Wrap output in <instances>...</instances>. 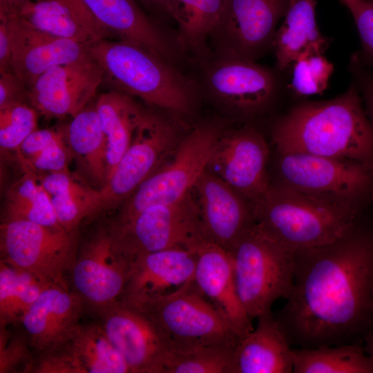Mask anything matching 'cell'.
I'll return each mask as SVG.
<instances>
[{
	"label": "cell",
	"instance_id": "1",
	"mask_svg": "<svg viewBox=\"0 0 373 373\" xmlns=\"http://www.w3.org/2000/svg\"><path fill=\"white\" fill-rule=\"evenodd\" d=\"M274 316L292 348L363 345L373 333V234L356 224L296 251L292 289Z\"/></svg>",
	"mask_w": 373,
	"mask_h": 373
},
{
	"label": "cell",
	"instance_id": "2",
	"mask_svg": "<svg viewBox=\"0 0 373 373\" xmlns=\"http://www.w3.org/2000/svg\"><path fill=\"white\" fill-rule=\"evenodd\" d=\"M271 136L280 154L347 159L373 169V124L355 84L334 99L298 104L275 122Z\"/></svg>",
	"mask_w": 373,
	"mask_h": 373
},
{
	"label": "cell",
	"instance_id": "3",
	"mask_svg": "<svg viewBox=\"0 0 373 373\" xmlns=\"http://www.w3.org/2000/svg\"><path fill=\"white\" fill-rule=\"evenodd\" d=\"M255 221L294 251L330 244L356 224L362 204L290 188L271 186L250 203Z\"/></svg>",
	"mask_w": 373,
	"mask_h": 373
},
{
	"label": "cell",
	"instance_id": "4",
	"mask_svg": "<svg viewBox=\"0 0 373 373\" xmlns=\"http://www.w3.org/2000/svg\"><path fill=\"white\" fill-rule=\"evenodd\" d=\"M113 90L176 113L191 108L193 84L170 62L134 43L102 39L88 46Z\"/></svg>",
	"mask_w": 373,
	"mask_h": 373
},
{
	"label": "cell",
	"instance_id": "5",
	"mask_svg": "<svg viewBox=\"0 0 373 373\" xmlns=\"http://www.w3.org/2000/svg\"><path fill=\"white\" fill-rule=\"evenodd\" d=\"M240 300L251 321L291 291L295 251L255 222L229 251Z\"/></svg>",
	"mask_w": 373,
	"mask_h": 373
},
{
	"label": "cell",
	"instance_id": "6",
	"mask_svg": "<svg viewBox=\"0 0 373 373\" xmlns=\"http://www.w3.org/2000/svg\"><path fill=\"white\" fill-rule=\"evenodd\" d=\"M222 133L220 126L213 123L195 126L181 138L170 158L115 210L108 223L122 224L150 207L173 204L184 198L206 170Z\"/></svg>",
	"mask_w": 373,
	"mask_h": 373
},
{
	"label": "cell",
	"instance_id": "7",
	"mask_svg": "<svg viewBox=\"0 0 373 373\" xmlns=\"http://www.w3.org/2000/svg\"><path fill=\"white\" fill-rule=\"evenodd\" d=\"M106 223L116 249L131 261L170 248L194 249L206 240L193 189L182 200L150 207L124 224Z\"/></svg>",
	"mask_w": 373,
	"mask_h": 373
},
{
	"label": "cell",
	"instance_id": "8",
	"mask_svg": "<svg viewBox=\"0 0 373 373\" xmlns=\"http://www.w3.org/2000/svg\"><path fill=\"white\" fill-rule=\"evenodd\" d=\"M180 140L175 124L145 111L129 147L106 186L99 190L95 218L115 211L170 158Z\"/></svg>",
	"mask_w": 373,
	"mask_h": 373
},
{
	"label": "cell",
	"instance_id": "9",
	"mask_svg": "<svg viewBox=\"0 0 373 373\" xmlns=\"http://www.w3.org/2000/svg\"><path fill=\"white\" fill-rule=\"evenodd\" d=\"M78 232L19 220H1V259L48 282L68 285Z\"/></svg>",
	"mask_w": 373,
	"mask_h": 373
},
{
	"label": "cell",
	"instance_id": "10",
	"mask_svg": "<svg viewBox=\"0 0 373 373\" xmlns=\"http://www.w3.org/2000/svg\"><path fill=\"white\" fill-rule=\"evenodd\" d=\"M139 309L147 313L164 332L171 352L237 345L240 339L194 280L177 292Z\"/></svg>",
	"mask_w": 373,
	"mask_h": 373
},
{
	"label": "cell",
	"instance_id": "11",
	"mask_svg": "<svg viewBox=\"0 0 373 373\" xmlns=\"http://www.w3.org/2000/svg\"><path fill=\"white\" fill-rule=\"evenodd\" d=\"M132 261L115 248L106 222L80 243L70 269L72 289L95 313L119 300Z\"/></svg>",
	"mask_w": 373,
	"mask_h": 373
},
{
	"label": "cell",
	"instance_id": "12",
	"mask_svg": "<svg viewBox=\"0 0 373 373\" xmlns=\"http://www.w3.org/2000/svg\"><path fill=\"white\" fill-rule=\"evenodd\" d=\"M277 183L363 204L373 193V169L354 160L302 153L280 154Z\"/></svg>",
	"mask_w": 373,
	"mask_h": 373
},
{
	"label": "cell",
	"instance_id": "13",
	"mask_svg": "<svg viewBox=\"0 0 373 373\" xmlns=\"http://www.w3.org/2000/svg\"><path fill=\"white\" fill-rule=\"evenodd\" d=\"M96 314L131 373H164L171 342L147 313L118 300Z\"/></svg>",
	"mask_w": 373,
	"mask_h": 373
},
{
	"label": "cell",
	"instance_id": "14",
	"mask_svg": "<svg viewBox=\"0 0 373 373\" xmlns=\"http://www.w3.org/2000/svg\"><path fill=\"white\" fill-rule=\"evenodd\" d=\"M269 149L252 126L223 132L210 155L207 169L250 203L271 187L267 173Z\"/></svg>",
	"mask_w": 373,
	"mask_h": 373
},
{
	"label": "cell",
	"instance_id": "15",
	"mask_svg": "<svg viewBox=\"0 0 373 373\" xmlns=\"http://www.w3.org/2000/svg\"><path fill=\"white\" fill-rule=\"evenodd\" d=\"M102 82V68L89 52L41 75L28 88V102L46 118L73 117L93 100Z\"/></svg>",
	"mask_w": 373,
	"mask_h": 373
},
{
	"label": "cell",
	"instance_id": "16",
	"mask_svg": "<svg viewBox=\"0 0 373 373\" xmlns=\"http://www.w3.org/2000/svg\"><path fill=\"white\" fill-rule=\"evenodd\" d=\"M195 249L174 247L147 253L131 262L119 300L142 309L193 280Z\"/></svg>",
	"mask_w": 373,
	"mask_h": 373
},
{
	"label": "cell",
	"instance_id": "17",
	"mask_svg": "<svg viewBox=\"0 0 373 373\" xmlns=\"http://www.w3.org/2000/svg\"><path fill=\"white\" fill-rule=\"evenodd\" d=\"M289 0H227L218 28L224 55L254 61L271 45Z\"/></svg>",
	"mask_w": 373,
	"mask_h": 373
},
{
	"label": "cell",
	"instance_id": "18",
	"mask_svg": "<svg viewBox=\"0 0 373 373\" xmlns=\"http://www.w3.org/2000/svg\"><path fill=\"white\" fill-rule=\"evenodd\" d=\"M193 192L206 240L230 251L255 222L251 205L222 179L206 169Z\"/></svg>",
	"mask_w": 373,
	"mask_h": 373
},
{
	"label": "cell",
	"instance_id": "19",
	"mask_svg": "<svg viewBox=\"0 0 373 373\" xmlns=\"http://www.w3.org/2000/svg\"><path fill=\"white\" fill-rule=\"evenodd\" d=\"M7 21L12 41V71L28 88L46 70L82 59L88 45L41 32L16 13L0 12Z\"/></svg>",
	"mask_w": 373,
	"mask_h": 373
},
{
	"label": "cell",
	"instance_id": "20",
	"mask_svg": "<svg viewBox=\"0 0 373 373\" xmlns=\"http://www.w3.org/2000/svg\"><path fill=\"white\" fill-rule=\"evenodd\" d=\"M84 307L69 285L52 283L46 287L21 323L32 352L37 355L66 343L81 323Z\"/></svg>",
	"mask_w": 373,
	"mask_h": 373
},
{
	"label": "cell",
	"instance_id": "21",
	"mask_svg": "<svg viewBox=\"0 0 373 373\" xmlns=\"http://www.w3.org/2000/svg\"><path fill=\"white\" fill-rule=\"evenodd\" d=\"M212 94L225 105L242 115L263 108L276 89L274 75L254 61L224 55L208 73Z\"/></svg>",
	"mask_w": 373,
	"mask_h": 373
},
{
	"label": "cell",
	"instance_id": "22",
	"mask_svg": "<svg viewBox=\"0 0 373 373\" xmlns=\"http://www.w3.org/2000/svg\"><path fill=\"white\" fill-rule=\"evenodd\" d=\"M195 249V285L238 336L242 338L254 328L238 292L230 252L207 240L200 242Z\"/></svg>",
	"mask_w": 373,
	"mask_h": 373
},
{
	"label": "cell",
	"instance_id": "23",
	"mask_svg": "<svg viewBox=\"0 0 373 373\" xmlns=\"http://www.w3.org/2000/svg\"><path fill=\"white\" fill-rule=\"evenodd\" d=\"M15 13L41 32L88 46L112 36L82 0H30Z\"/></svg>",
	"mask_w": 373,
	"mask_h": 373
},
{
	"label": "cell",
	"instance_id": "24",
	"mask_svg": "<svg viewBox=\"0 0 373 373\" xmlns=\"http://www.w3.org/2000/svg\"><path fill=\"white\" fill-rule=\"evenodd\" d=\"M112 36L137 44L170 62L174 50L167 36L135 0H82Z\"/></svg>",
	"mask_w": 373,
	"mask_h": 373
},
{
	"label": "cell",
	"instance_id": "25",
	"mask_svg": "<svg viewBox=\"0 0 373 373\" xmlns=\"http://www.w3.org/2000/svg\"><path fill=\"white\" fill-rule=\"evenodd\" d=\"M255 328L235 350V373L293 372L292 347L272 312L257 318Z\"/></svg>",
	"mask_w": 373,
	"mask_h": 373
},
{
	"label": "cell",
	"instance_id": "26",
	"mask_svg": "<svg viewBox=\"0 0 373 373\" xmlns=\"http://www.w3.org/2000/svg\"><path fill=\"white\" fill-rule=\"evenodd\" d=\"M315 6V0H289L273 42L279 69L289 68L303 54L324 53L328 41L318 28Z\"/></svg>",
	"mask_w": 373,
	"mask_h": 373
},
{
	"label": "cell",
	"instance_id": "27",
	"mask_svg": "<svg viewBox=\"0 0 373 373\" xmlns=\"http://www.w3.org/2000/svg\"><path fill=\"white\" fill-rule=\"evenodd\" d=\"M95 101L73 116L64 131L80 170L90 184L101 190L108 181L106 143Z\"/></svg>",
	"mask_w": 373,
	"mask_h": 373
},
{
	"label": "cell",
	"instance_id": "28",
	"mask_svg": "<svg viewBox=\"0 0 373 373\" xmlns=\"http://www.w3.org/2000/svg\"><path fill=\"white\" fill-rule=\"evenodd\" d=\"M95 102L106 138L108 180L129 147L145 110L133 97L115 90L101 94Z\"/></svg>",
	"mask_w": 373,
	"mask_h": 373
},
{
	"label": "cell",
	"instance_id": "29",
	"mask_svg": "<svg viewBox=\"0 0 373 373\" xmlns=\"http://www.w3.org/2000/svg\"><path fill=\"white\" fill-rule=\"evenodd\" d=\"M293 373H373V359L362 344L292 348Z\"/></svg>",
	"mask_w": 373,
	"mask_h": 373
},
{
	"label": "cell",
	"instance_id": "30",
	"mask_svg": "<svg viewBox=\"0 0 373 373\" xmlns=\"http://www.w3.org/2000/svg\"><path fill=\"white\" fill-rule=\"evenodd\" d=\"M21 166L23 173L6 193L1 220H26L48 227H61L50 197L41 186L36 173Z\"/></svg>",
	"mask_w": 373,
	"mask_h": 373
},
{
	"label": "cell",
	"instance_id": "31",
	"mask_svg": "<svg viewBox=\"0 0 373 373\" xmlns=\"http://www.w3.org/2000/svg\"><path fill=\"white\" fill-rule=\"evenodd\" d=\"M52 283L0 260V327L21 325L29 308Z\"/></svg>",
	"mask_w": 373,
	"mask_h": 373
},
{
	"label": "cell",
	"instance_id": "32",
	"mask_svg": "<svg viewBox=\"0 0 373 373\" xmlns=\"http://www.w3.org/2000/svg\"><path fill=\"white\" fill-rule=\"evenodd\" d=\"M227 0H173V19L178 26V43L195 54L204 50L220 21Z\"/></svg>",
	"mask_w": 373,
	"mask_h": 373
},
{
	"label": "cell",
	"instance_id": "33",
	"mask_svg": "<svg viewBox=\"0 0 373 373\" xmlns=\"http://www.w3.org/2000/svg\"><path fill=\"white\" fill-rule=\"evenodd\" d=\"M70 342L84 373H131L99 323H80Z\"/></svg>",
	"mask_w": 373,
	"mask_h": 373
},
{
	"label": "cell",
	"instance_id": "34",
	"mask_svg": "<svg viewBox=\"0 0 373 373\" xmlns=\"http://www.w3.org/2000/svg\"><path fill=\"white\" fill-rule=\"evenodd\" d=\"M236 345L218 344L171 352L164 373H235Z\"/></svg>",
	"mask_w": 373,
	"mask_h": 373
},
{
	"label": "cell",
	"instance_id": "35",
	"mask_svg": "<svg viewBox=\"0 0 373 373\" xmlns=\"http://www.w3.org/2000/svg\"><path fill=\"white\" fill-rule=\"evenodd\" d=\"M333 70V64L323 53L303 54L293 64L290 86L300 96L321 94L327 88Z\"/></svg>",
	"mask_w": 373,
	"mask_h": 373
},
{
	"label": "cell",
	"instance_id": "36",
	"mask_svg": "<svg viewBox=\"0 0 373 373\" xmlns=\"http://www.w3.org/2000/svg\"><path fill=\"white\" fill-rule=\"evenodd\" d=\"M37 111L28 103L0 110L1 151H17L26 138L37 129Z\"/></svg>",
	"mask_w": 373,
	"mask_h": 373
},
{
	"label": "cell",
	"instance_id": "37",
	"mask_svg": "<svg viewBox=\"0 0 373 373\" xmlns=\"http://www.w3.org/2000/svg\"><path fill=\"white\" fill-rule=\"evenodd\" d=\"M28 338L0 327V373L32 372L35 356Z\"/></svg>",
	"mask_w": 373,
	"mask_h": 373
},
{
	"label": "cell",
	"instance_id": "38",
	"mask_svg": "<svg viewBox=\"0 0 373 373\" xmlns=\"http://www.w3.org/2000/svg\"><path fill=\"white\" fill-rule=\"evenodd\" d=\"M20 164L35 173H50L69 171L68 165L74 159L66 136L53 143L34 157L23 159L17 157Z\"/></svg>",
	"mask_w": 373,
	"mask_h": 373
},
{
	"label": "cell",
	"instance_id": "39",
	"mask_svg": "<svg viewBox=\"0 0 373 373\" xmlns=\"http://www.w3.org/2000/svg\"><path fill=\"white\" fill-rule=\"evenodd\" d=\"M32 372L84 373L73 350L70 339L60 347L37 354Z\"/></svg>",
	"mask_w": 373,
	"mask_h": 373
},
{
	"label": "cell",
	"instance_id": "40",
	"mask_svg": "<svg viewBox=\"0 0 373 373\" xmlns=\"http://www.w3.org/2000/svg\"><path fill=\"white\" fill-rule=\"evenodd\" d=\"M347 7L361 39V57L366 65H373V0H352Z\"/></svg>",
	"mask_w": 373,
	"mask_h": 373
},
{
	"label": "cell",
	"instance_id": "41",
	"mask_svg": "<svg viewBox=\"0 0 373 373\" xmlns=\"http://www.w3.org/2000/svg\"><path fill=\"white\" fill-rule=\"evenodd\" d=\"M65 137L64 126L36 129L30 133L17 151V157L23 159L35 156L53 143Z\"/></svg>",
	"mask_w": 373,
	"mask_h": 373
},
{
	"label": "cell",
	"instance_id": "42",
	"mask_svg": "<svg viewBox=\"0 0 373 373\" xmlns=\"http://www.w3.org/2000/svg\"><path fill=\"white\" fill-rule=\"evenodd\" d=\"M29 103L28 88L12 71L0 73V110Z\"/></svg>",
	"mask_w": 373,
	"mask_h": 373
},
{
	"label": "cell",
	"instance_id": "43",
	"mask_svg": "<svg viewBox=\"0 0 373 373\" xmlns=\"http://www.w3.org/2000/svg\"><path fill=\"white\" fill-rule=\"evenodd\" d=\"M350 69L355 84L363 95L367 114L373 124V72L367 68L360 53H355L352 56Z\"/></svg>",
	"mask_w": 373,
	"mask_h": 373
},
{
	"label": "cell",
	"instance_id": "44",
	"mask_svg": "<svg viewBox=\"0 0 373 373\" xmlns=\"http://www.w3.org/2000/svg\"><path fill=\"white\" fill-rule=\"evenodd\" d=\"M12 41L5 19L0 17V73L12 71Z\"/></svg>",
	"mask_w": 373,
	"mask_h": 373
},
{
	"label": "cell",
	"instance_id": "45",
	"mask_svg": "<svg viewBox=\"0 0 373 373\" xmlns=\"http://www.w3.org/2000/svg\"><path fill=\"white\" fill-rule=\"evenodd\" d=\"M144 6L158 13L165 15L173 19V0H138Z\"/></svg>",
	"mask_w": 373,
	"mask_h": 373
},
{
	"label": "cell",
	"instance_id": "46",
	"mask_svg": "<svg viewBox=\"0 0 373 373\" xmlns=\"http://www.w3.org/2000/svg\"><path fill=\"white\" fill-rule=\"evenodd\" d=\"M30 0H0V12H15Z\"/></svg>",
	"mask_w": 373,
	"mask_h": 373
},
{
	"label": "cell",
	"instance_id": "47",
	"mask_svg": "<svg viewBox=\"0 0 373 373\" xmlns=\"http://www.w3.org/2000/svg\"><path fill=\"white\" fill-rule=\"evenodd\" d=\"M363 346L366 353L373 359V333L364 339Z\"/></svg>",
	"mask_w": 373,
	"mask_h": 373
},
{
	"label": "cell",
	"instance_id": "48",
	"mask_svg": "<svg viewBox=\"0 0 373 373\" xmlns=\"http://www.w3.org/2000/svg\"><path fill=\"white\" fill-rule=\"evenodd\" d=\"M352 0H341V1L347 6Z\"/></svg>",
	"mask_w": 373,
	"mask_h": 373
}]
</instances>
